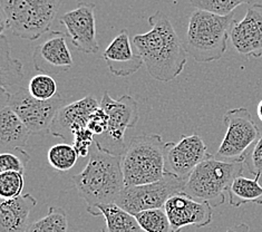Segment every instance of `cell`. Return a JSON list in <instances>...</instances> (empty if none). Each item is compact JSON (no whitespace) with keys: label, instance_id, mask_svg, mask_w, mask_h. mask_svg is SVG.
I'll use <instances>...</instances> for the list:
<instances>
[{"label":"cell","instance_id":"obj_28","mask_svg":"<svg viewBox=\"0 0 262 232\" xmlns=\"http://www.w3.org/2000/svg\"><path fill=\"white\" fill-rule=\"evenodd\" d=\"M25 185L24 174L19 172L0 173V196L3 199L20 197Z\"/></svg>","mask_w":262,"mask_h":232},{"label":"cell","instance_id":"obj_29","mask_svg":"<svg viewBox=\"0 0 262 232\" xmlns=\"http://www.w3.org/2000/svg\"><path fill=\"white\" fill-rule=\"evenodd\" d=\"M30 156L23 149L14 152H5L0 154V173L19 172L25 174Z\"/></svg>","mask_w":262,"mask_h":232},{"label":"cell","instance_id":"obj_24","mask_svg":"<svg viewBox=\"0 0 262 232\" xmlns=\"http://www.w3.org/2000/svg\"><path fill=\"white\" fill-rule=\"evenodd\" d=\"M68 219L64 209L51 206L47 215L29 225L27 232H67Z\"/></svg>","mask_w":262,"mask_h":232},{"label":"cell","instance_id":"obj_7","mask_svg":"<svg viewBox=\"0 0 262 232\" xmlns=\"http://www.w3.org/2000/svg\"><path fill=\"white\" fill-rule=\"evenodd\" d=\"M101 108L107 115V131L95 137V145L105 152L122 156L126 149V131L134 129L139 121V105L129 95L113 98L108 92H104Z\"/></svg>","mask_w":262,"mask_h":232},{"label":"cell","instance_id":"obj_16","mask_svg":"<svg viewBox=\"0 0 262 232\" xmlns=\"http://www.w3.org/2000/svg\"><path fill=\"white\" fill-rule=\"evenodd\" d=\"M101 106V102L93 95H89L76 102L65 105L52 125L51 134L58 139L67 140L68 135L74 136L77 132L87 129L92 113Z\"/></svg>","mask_w":262,"mask_h":232},{"label":"cell","instance_id":"obj_21","mask_svg":"<svg viewBox=\"0 0 262 232\" xmlns=\"http://www.w3.org/2000/svg\"><path fill=\"white\" fill-rule=\"evenodd\" d=\"M261 177L255 175L254 179H249L240 175L236 178L228 190L229 204L239 208L247 203L262 204V185L259 183Z\"/></svg>","mask_w":262,"mask_h":232},{"label":"cell","instance_id":"obj_3","mask_svg":"<svg viewBox=\"0 0 262 232\" xmlns=\"http://www.w3.org/2000/svg\"><path fill=\"white\" fill-rule=\"evenodd\" d=\"M234 15L220 16L195 9L186 29L183 46L189 56L198 62L219 60L226 54Z\"/></svg>","mask_w":262,"mask_h":232},{"label":"cell","instance_id":"obj_30","mask_svg":"<svg viewBox=\"0 0 262 232\" xmlns=\"http://www.w3.org/2000/svg\"><path fill=\"white\" fill-rule=\"evenodd\" d=\"M245 165H247L249 172L254 177H262V133L249 151L245 160Z\"/></svg>","mask_w":262,"mask_h":232},{"label":"cell","instance_id":"obj_2","mask_svg":"<svg viewBox=\"0 0 262 232\" xmlns=\"http://www.w3.org/2000/svg\"><path fill=\"white\" fill-rule=\"evenodd\" d=\"M72 182L87 208L115 203L126 186L122 156L105 152L95 145L84 170L72 177Z\"/></svg>","mask_w":262,"mask_h":232},{"label":"cell","instance_id":"obj_25","mask_svg":"<svg viewBox=\"0 0 262 232\" xmlns=\"http://www.w3.org/2000/svg\"><path fill=\"white\" fill-rule=\"evenodd\" d=\"M135 218L145 232H173L164 208L142 211L136 213Z\"/></svg>","mask_w":262,"mask_h":232},{"label":"cell","instance_id":"obj_8","mask_svg":"<svg viewBox=\"0 0 262 232\" xmlns=\"http://www.w3.org/2000/svg\"><path fill=\"white\" fill-rule=\"evenodd\" d=\"M227 132L217 149L215 159L227 162H245L260 136L251 113L246 108L229 110L223 116Z\"/></svg>","mask_w":262,"mask_h":232},{"label":"cell","instance_id":"obj_20","mask_svg":"<svg viewBox=\"0 0 262 232\" xmlns=\"http://www.w3.org/2000/svg\"><path fill=\"white\" fill-rule=\"evenodd\" d=\"M92 216H103L105 225L102 232H145L137 222L135 216L122 209L116 203L87 208Z\"/></svg>","mask_w":262,"mask_h":232},{"label":"cell","instance_id":"obj_13","mask_svg":"<svg viewBox=\"0 0 262 232\" xmlns=\"http://www.w3.org/2000/svg\"><path fill=\"white\" fill-rule=\"evenodd\" d=\"M164 210L170 219L173 232L194 225L202 228L213 220V210L209 202H200L185 193H178L167 200Z\"/></svg>","mask_w":262,"mask_h":232},{"label":"cell","instance_id":"obj_18","mask_svg":"<svg viewBox=\"0 0 262 232\" xmlns=\"http://www.w3.org/2000/svg\"><path fill=\"white\" fill-rule=\"evenodd\" d=\"M37 205L30 193L14 199H3L0 203V232H27L28 219Z\"/></svg>","mask_w":262,"mask_h":232},{"label":"cell","instance_id":"obj_27","mask_svg":"<svg viewBox=\"0 0 262 232\" xmlns=\"http://www.w3.org/2000/svg\"><path fill=\"white\" fill-rule=\"evenodd\" d=\"M252 0H191V5L195 9L212 12V14L228 16L243 4H251Z\"/></svg>","mask_w":262,"mask_h":232},{"label":"cell","instance_id":"obj_33","mask_svg":"<svg viewBox=\"0 0 262 232\" xmlns=\"http://www.w3.org/2000/svg\"><path fill=\"white\" fill-rule=\"evenodd\" d=\"M226 232H250V227L246 223H240L229 228Z\"/></svg>","mask_w":262,"mask_h":232},{"label":"cell","instance_id":"obj_15","mask_svg":"<svg viewBox=\"0 0 262 232\" xmlns=\"http://www.w3.org/2000/svg\"><path fill=\"white\" fill-rule=\"evenodd\" d=\"M234 49L246 57L262 56V4H254L241 22L234 20L230 31Z\"/></svg>","mask_w":262,"mask_h":232},{"label":"cell","instance_id":"obj_14","mask_svg":"<svg viewBox=\"0 0 262 232\" xmlns=\"http://www.w3.org/2000/svg\"><path fill=\"white\" fill-rule=\"evenodd\" d=\"M66 39L63 31H53L49 38L35 47L33 61L37 72L52 76L71 70L74 61Z\"/></svg>","mask_w":262,"mask_h":232},{"label":"cell","instance_id":"obj_6","mask_svg":"<svg viewBox=\"0 0 262 232\" xmlns=\"http://www.w3.org/2000/svg\"><path fill=\"white\" fill-rule=\"evenodd\" d=\"M245 162H227L209 155L193 170L186 181L183 193L200 202L219 206L232 182L242 175Z\"/></svg>","mask_w":262,"mask_h":232},{"label":"cell","instance_id":"obj_1","mask_svg":"<svg viewBox=\"0 0 262 232\" xmlns=\"http://www.w3.org/2000/svg\"><path fill=\"white\" fill-rule=\"evenodd\" d=\"M147 33L135 35L132 40L152 78L171 81L185 68L188 53L170 19L161 11L148 18Z\"/></svg>","mask_w":262,"mask_h":232},{"label":"cell","instance_id":"obj_5","mask_svg":"<svg viewBox=\"0 0 262 232\" xmlns=\"http://www.w3.org/2000/svg\"><path fill=\"white\" fill-rule=\"evenodd\" d=\"M63 0H2V34L7 28L25 40L51 30Z\"/></svg>","mask_w":262,"mask_h":232},{"label":"cell","instance_id":"obj_26","mask_svg":"<svg viewBox=\"0 0 262 232\" xmlns=\"http://www.w3.org/2000/svg\"><path fill=\"white\" fill-rule=\"evenodd\" d=\"M28 91L33 97L40 101H48L57 95V84L47 74H38L29 81Z\"/></svg>","mask_w":262,"mask_h":232},{"label":"cell","instance_id":"obj_31","mask_svg":"<svg viewBox=\"0 0 262 232\" xmlns=\"http://www.w3.org/2000/svg\"><path fill=\"white\" fill-rule=\"evenodd\" d=\"M73 139V145L76 149L79 156L85 158V156L91 153L92 144L95 143V135L89 129H85L75 133Z\"/></svg>","mask_w":262,"mask_h":232},{"label":"cell","instance_id":"obj_11","mask_svg":"<svg viewBox=\"0 0 262 232\" xmlns=\"http://www.w3.org/2000/svg\"><path fill=\"white\" fill-rule=\"evenodd\" d=\"M209 155L207 144L196 133L183 135L179 142H166L165 172L188 179Z\"/></svg>","mask_w":262,"mask_h":232},{"label":"cell","instance_id":"obj_22","mask_svg":"<svg viewBox=\"0 0 262 232\" xmlns=\"http://www.w3.org/2000/svg\"><path fill=\"white\" fill-rule=\"evenodd\" d=\"M0 83L2 89L14 86L24 78L23 62L11 56L10 43L5 33L0 36Z\"/></svg>","mask_w":262,"mask_h":232},{"label":"cell","instance_id":"obj_23","mask_svg":"<svg viewBox=\"0 0 262 232\" xmlns=\"http://www.w3.org/2000/svg\"><path fill=\"white\" fill-rule=\"evenodd\" d=\"M79 158L74 145L68 143H58L49 149L47 159L54 170L58 172L70 171Z\"/></svg>","mask_w":262,"mask_h":232},{"label":"cell","instance_id":"obj_4","mask_svg":"<svg viewBox=\"0 0 262 232\" xmlns=\"http://www.w3.org/2000/svg\"><path fill=\"white\" fill-rule=\"evenodd\" d=\"M165 146L160 134L132 137L122 155V170L126 186L157 182L165 174Z\"/></svg>","mask_w":262,"mask_h":232},{"label":"cell","instance_id":"obj_9","mask_svg":"<svg viewBox=\"0 0 262 232\" xmlns=\"http://www.w3.org/2000/svg\"><path fill=\"white\" fill-rule=\"evenodd\" d=\"M186 181L188 179L165 172L164 177L157 182L125 186L115 203L133 216L145 210L162 209L171 197L183 192Z\"/></svg>","mask_w":262,"mask_h":232},{"label":"cell","instance_id":"obj_12","mask_svg":"<svg viewBox=\"0 0 262 232\" xmlns=\"http://www.w3.org/2000/svg\"><path fill=\"white\" fill-rule=\"evenodd\" d=\"M60 24L64 25L67 36L79 52L84 54L99 52L94 4H79L76 8L61 16Z\"/></svg>","mask_w":262,"mask_h":232},{"label":"cell","instance_id":"obj_34","mask_svg":"<svg viewBox=\"0 0 262 232\" xmlns=\"http://www.w3.org/2000/svg\"><path fill=\"white\" fill-rule=\"evenodd\" d=\"M257 114H258V117L259 120L262 122V99L259 102L258 104V108H257Z\"/></svg>","mask_w":262,"mask_h":232},{"label":"cell","instance_id":"obj_19","mask_svg":"<svg viewBox=\"0 0 262 232\" xmlns=\"http://www.w3.org/2000/svg\"><path fill=\"white\" fill-rule=\"evenodd\" d=\"M32 135L26 125L8 106L0 110V149L2 153L14 152L26 146Z\"/></svg>","mask_w":262,"mask_h":232},{"label":"cell","instance_id":"obj_10","mask_svg":"<svg viewBox=\"0 0 262 232\" xmlns=\"http://www.w3.org/2000/svg\"><path fill=\"white\" fill-rule=\"evenodd\" d=\"M65 105L66 101L59 94L48 101H40L23 87L9 94L7 102L8 108L16 113L32 134L51 133L56 116Z\"/></svg>","mask_w":262,"mask_h":232},{"label":"cell","instance_id":"obj_17","mask_svg":"<svg viewBox=\"0 0 262 232\" xmlns=\"http://www.w3.org/2000/svg\"><path fill=\"white\" fill-rule=\"evenodd\" d=\"M108 71L117 77H127L135 74L144 64L141 56L133 51V40L126 29H123L110 43L103 53Z\"/></svg>","mask_w":262,"mask_h":232},{"label":"cell","instance_id":"obj_32","mask_svg":"<svg viewBox=\"0 0 262 232\" xmlns=\"http://www.w3.org/2000/svg\"><path fill=\"white\" fill-rule=\"evenodd\" d=\"M87 129L95 135V137L102 136L106 133V131H107V115L101 106L92 113L89 124H87Z\"/></svg>","mask_w":262,"mask_h":232}]
</instances>
